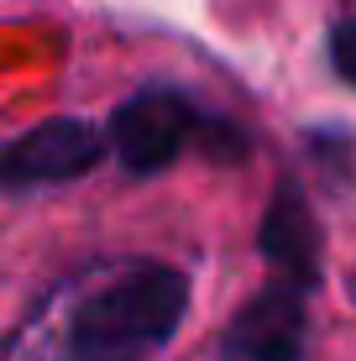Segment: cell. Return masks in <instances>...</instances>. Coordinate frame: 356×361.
Returning a JSON list of instances; mask_svg holds the SVG:
<instances>
[{
  "label": "cell",
  "mask_w": 356,
  "mask_h": 361,
  "mask_svg": "<svg viewBox=\"0 0 356 361\" xmlns=\"http://www.w3.org/2000/svg\"><path fill=\"white\" fill-rule=\"evenodd\" d=\"M189 314V278L168 262H126L79 293L58 361H157Z\"/></svg>",
  "instance_id": "6da1fadb"
},
{
  "label": "cell",
  "mask_w": 356,
  "mask_h": 361,
  "mask_svg": "<svg viewBox=\"0 0 356 361\" xmlns=\"http://www.w3.org/2000/svg\"><path fill=\"white\" fill-rule=\"evenodd\" d=\"M194 142H204V152L226 157V163L241 157V131L226 126L215 110H204L178 84H147L126 94L110 116V152L121 157L131 178H152V173L173 168Z\"/></svg>",
  "instance_id": "7a4b0ae2"
},
{
  "label": "cell",
  "mask_w": 356,
  "mask_h": 361,
  "mask_svg": "<svg viewBox=\"0 0 356 361\" xmlns=\"http://www.w3.org/2000/svg\"><path fill=\"white\" fill-rule=\"evenodd\" d=\"M110 152V136L94 121L79 116H53L42 126L21 131L6 147V183L11 189H42V183H68L84 178L100 157Z\"/></svg>",
  "instance_id": "3957f363"
},
{
  "label": "cell",
  "mask_w": 356,
  "mask_h": 361,
  "mask_svg": "<svg viewBox=\"0 0 356 361\" xmlns=\"http://www.w3.org/2000/svg\"><path fill=\"white\" fill-rule=\"evenodd\" d=\"M257 252L262 262L278 272V283L299 293H314L320 288V272H325V231L314 220L309 199H304V183L283 178L262 215V231H257Z\"/></svg>",
  "instance_id": "277c9868"
},
{
  "label": "cell",
  "mask_w": 356,
  "mask_h": 361,
  "mask_svg": "<svg viewBox=\"0 0 356 361\" xmlns=\"http://www.w3.org/2000/svg\"><path fill=\"white\" fill-rule=\"evenodd\" d=\"M304 335H309L304 293L273 283L236 309V319L220 335V361H304Z\"/></svg>",
  "instance_id": "5b68a950"
},
{
  "label": "cell",
  "mask_w": 356,
  "mask_h": 361,
  "mask_svg": "<svg viewBox=\"0 0 356 361\" xmlns=\"http://www.w3.org/2000/svg\"><path fill=\"white\" fill-rule=\"evenodd\" d=\"M330 68H336L346 84H356V16L330 27Z\"/></svg>",
  "instance_id": "8992f818"
}]
</instances>
